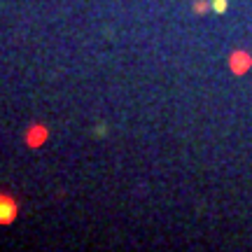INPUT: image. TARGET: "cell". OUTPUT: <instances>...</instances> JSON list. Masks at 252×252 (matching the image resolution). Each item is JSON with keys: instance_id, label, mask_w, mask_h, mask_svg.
<instances>
[{"instance_id": "1", "label": "cell", "mask_w": 252, "mask_h": 252, "mask_svg": "<svg viewBox=\"0 0 252 252\" xmlns=\"http://www.w3.org/2000/svg\"><path fill=\"white\" fill-rule=\"evenodd\" d=\"M19 215V203L9 194H0V224H12Z\"/></svg>"}, {"instance_id": "2", "label": "cell", "mask_w": 252, "mask_h": 252, "mask_svg": "<svg viewBox=\"0 0 252 252\" xmlns=\"http://www.w3.org/2000/svg\"><path fill=\"white\" fill-rule=\"evenodd\" d=\"M45 140H47V128L45 126H33L26 135V143L31 145V147H37V145H42Z\"/></svg>"}, {"instance_id": "3", "label": "cell", "mask_w": 252, "mask_h": 252, "mask_svg": "<svg viewBox=\"0 0 252 252\" xmlns=\"http://www.w3.org/2000/svg\"><path fill=\"white\" fill-rule=\"evenodd\" d=\"M210 5H213V9H215L217 14H224L226 7H229V2H226V0H213Z\"/></svg>"}]
</instances>
